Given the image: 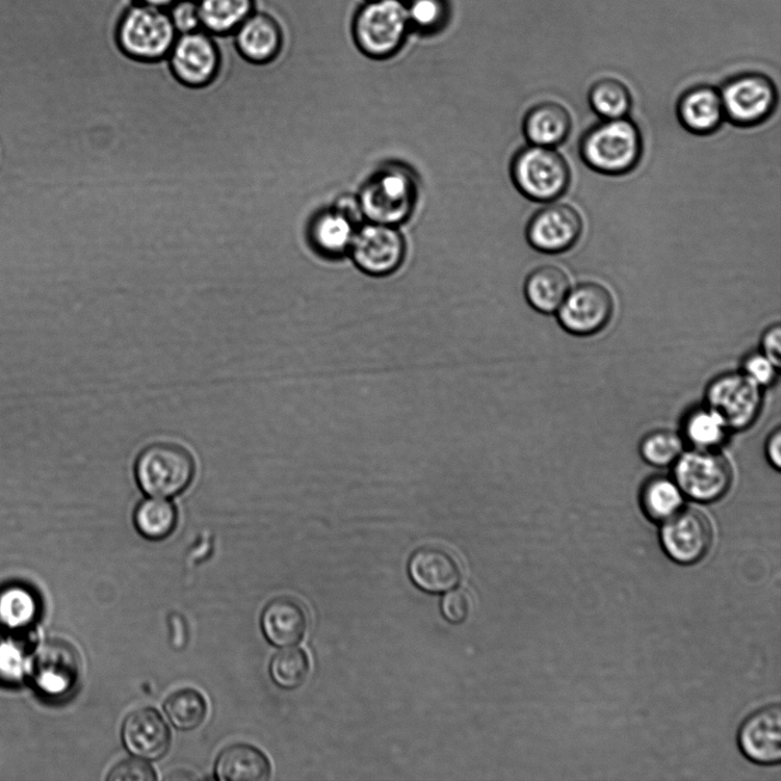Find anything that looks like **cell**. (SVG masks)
<instances>
[{"label": "cell", "mask_w": 781, "mask_h": 781, "mask_svg": "<svg viewBox=\"0 0 781 781\" xmlns=\"http://www.w3.org/2000/svg\"><path fill=\"white\" fill-rule=\"evenodd\" d=\"M778 368L763 354H755L746 358L744 374L760 387H768L777 378Z\"/></svg>", "instance_id": "cell-38"}, {"label": "cell", "mask_w": 781, "mask_h": 781, "mask_svg": "<svg viewBox=\"0 0 781 781\" xmlns=\"http://www.w3.org/2000/svg\"><path fill=\"white\" fill-rule=\"evenodd\" d=\"M409 23L407 9L399 0H377L359 12L356 42L363 54L371 58L392 57L404 42Z\"/></svg>", "instance_id": "cell-7"}, {"label": "cell", "mask_w": 781, "mask_h": 781, "mask_svg": "<svg viewBox=\"0 0 781 781\" xmlns=\"http://www.w3.org/2000/svg\"><path fill=\"white\" fill-rule=\"evenodd\" d=\"M269 671L273 681L279 688L296 690L302 687L308 679L310 661L306 651L290 646L274 656Z\"/></svg>", "instance_id": "cell-32"}, {"label": "cell", "mask_w": 781, "mask_h": 781, "mask_svg": "<svg viewBox=\"0 0 781 781\" xmlns=\"http://www.w3.org/2000/svg\"><path fill=\"white\" fill-rule=\"evenodd\" d=\"M674 464V481L685 497L696 503L711 504L720 501L734 482L731 461L716 450L694 449L682 453Z\"/></svg>", "instance_id": "cell-6"}, {"label": "cell", "mask_w": 781, "mask_h": 781, "mask_svg": "<svg viewBox=\"0 0 781 781\" xmlns=\"http://www.w3.org/2000/svg\"><path fill=\"white\" fill-rule=\"evenodd\" d=\"M348 255L364 274L384 277L403 265L406 242L399 227L367 221L357 228Z\"/></svg>", "instance_id": "cell-8"}, {"label": "cell", "mask_w": 781, "mask_h": 781, "mask_svg": "<svg viewBox=\"0 0 781 781\" xmlns=\"http://www.w3.org/2000/svg\"><path fill=\"white\" fill-rule=\"evenodd\" d=\"M418 195L414 171L403 163L388 162L364 182L357 197L367 221L399 227L412 217Z\"/></svg>", "instance_id": "cell-1"}, {"label": "cell", "mask_w": 781, "mask_h": 781, "mask_svg": "<svg viewBox=\"0 0 781 781\" xmlns=\"http://www.w3.org/2000/svg\"><path fill=\"white\" fill-rule=\"evenodd\" d=\"M727 427L710 407L691 411L685 421V438L698 450H716L723 445Z\"/></svg>", "instance_id": "cell-29"}, {"label": "cell", "mask_w": 781, "mask_h": 781, "mask_svg": "<svg viewBox=\"0 0 781 781\" xmlns=\"http://www.w3.org/2000/svg\"><path fill=\"white\" fill-rule=\"evenodd\" d=\"M766 450L768 460L774 470L779 471L781 467V433L779 428L769 436Z\"/></svg>", "instance_id": "cell-41"}, {"label": "cell", "mask_w": 781, "mask_h": 781, "mask_svg": "<svg viewBox=\"0 0 781 781\" xmlns=\"http://www.w3.org/2000/svg\"><path fill=\"white\" fill-rule=\"evenodd\" d=\"M271 773L272 766L266 755L246 744L223 749L216 765V776L220 781H267Z\"/></svg>", "instance_id": "cell-24"}, {"label": "cell", "mask_w": 781, "mask_h": 781, "mask_svg": "<svg viewBox=\"0 0 781 781\" xmlns=\"http://www.w3.org/2000/svg\"><path fill=\"white\" fill-rule=\"evenodd\" d=\"M663 525L662 544L671 560L690 565L708 555L713 531L704 513L694 508H682Z\"/></svg>", "instance_id": "cell-14"}, {"label": "cell", "mask_w": 781, "mask_h": 781, "mask_svg": "<svg viewBox=\"0 0 781 781\" xmlns=\"http://www.w3.org/2000/svg\"><path fill=\"white\" fill-rule=\"evenodd\" d=\"M678 116L682 126L693 135L714 134L724 119L720 92L705 85L687 91L679 101Z\"/></svg>", "instance_id": "cell-22"}, {"label": "cell", "mask_w": 781, "mask_h": 781, "mask_svg": "<svg viewBox=\"0 0 781 781\" xmlns=\"http://www.w3.org/2000/svg\"><path fill=\"white\" fill-rule=\"evenodd\" d=\"M515 187L527 198L553 203L568 189L571 170L554 148L530 145L519 149L510 165Z\"/></svg>", "instance_id": "cell-4"}, {"label": "cell", "mask_w": 781, "mask_h": 781, "mask_svg": "<svg viewBox=\"0 0 781 781\" xmlns=\"http://www.w3.org/2000/svg\"><path fill=\"white\" fill-rule=\"evenodd\" d=\"M707 401L728 429L743 430L758 420L763 398L761 387L745 374L728 372L711 382Z\"/></svg>", "instance_id": "cell-10"}, {"label": "cell", "mask_w": 781, "mask_h": 781, "mask_svg": "<svg viewBox=\"0 0 781 781\" xmlns=\"http://www.w3.org/2000/svg\"><path fill=\"white\" fill-rule=\"evenodd\" d=\"M724 118L739 127L757 126L767 120L777 106V90L762 73H742L731 78L721 92Z\"/></svg>", "instance_id": "cell-9"}, {"label": "cell", "mask_w": 781, "mask_h": 781, "mask_svg": "<svg viewBox=\"0 0 781 781\" xmlns=\"http://www.w3.org/2000/svg\"><path fill=\"white\" fill-rule=\"evenodd\" d=\"M360 225L341 208L332 205L311 215L306 228L307 243L312 253L328 260L349 254Z\"/></svg>", "instance_id": "cell-17"}, {"label": "cell", "mask_w": 781, "mask_h": 781, "mask_svg": "<svg viewBox=\"0 0 781 781\" xmlns=\"http://www.w3.org/2000/svg\"><path fill=\"white\" fill-rule=\"evenodd\" d=\"M407 14L416 27L432 31L446 19V8L441 0H413Z\"/></svg>", "instance_id": "cell-34"}, {"label": "cell", "mask_w": 781, "mask_h": 781, "mask_svg": "<svg viewBox=\"0 0 781 781\" xmlns=\"http://www.w3.org/2000/svg\"><path fill=\"white\" fill-rule=\"evenodd\" d=\"M4 612L11 621H20L27 618L32 611V605L27 596L23 594H12L4 602Z\"/></svg>", "instance_id": "cell-40"}, {"label": "cell", "mask_w": 781, "mask_h": 781, "mask_svg": "<svg viewBox=\"0 0 781 781\" xmlns=\"http://www.w3.org/2000/svg\"><path fill=\"white\" fill-rule=\"evenodd\" d=\"M108 781H154L158 780L153 768L141 760H125L115 766Z\"/></svg>", "instance_id": "cell-37"}, {"label": "cell", "mask_w": 781, "mask_h": 781, "mask_svg": "<svg viewBox=\"0 0 781 781\" xmlns=\"http://www.w3.org/2000/svg\"><path fill=\"white\" fill-rule=\"evenodd\" d=\"M175 0H140V4L165 10L172 7Z\"/></svg>", "instance_id": "cell-42"}, {"label": "cell", "mask_w": 781, "mask_h": 781, "mask_svg": "<svg viewBox=\"0 0 781 781\" xmlns=\"http://www.w3.org/2000/svg\"><path fill=\"white\" fill-rule=\"evenodd\" d=\"M165 713L177 731H195L205 720L207 705L204 697L194 689L172 693L164 705Z\"/></svg>", "instance_id": "cell-31"}, {"label": "cell", "mask_w": 781, "mask_h": 781, "mask_svg": "<svg viewBox=\"0 0 781 781\" xmlns=\"http://www.w3.org/2000/svg\"><path fill=\"white\" fill-rule=\"evenodd\" d=\"M588 99L592 110L604 119L627 117L633 102L629 88L613 78L596 82Z\"/></svg>", "instance_id": "cell-30"}, {"label": "cell", "mask_w": 781, "mask_h": 781, "mask_svg": "<svg viewBox=\"0 0 781 781\" xmlns=\"http://www.w3.org/2000/svg\"><path fill=\"white\" fill-rule=\"evenodd\" d=\"M615 300L605 285L585 282L571 289L558 310L562 328L571 334L589 336L604 331L612 320Z\"/></svg>", "instance_id": "cell-12"}, {"label": "cell", "mask_w": 781, "mask_h": 781, "mask_svg": "<svg viewBox=\"0 0 781 781\" xmlns=\"http://www.w3.org/2000/svg\"><path fill=\"white\" fill-rule=\"evenodd\" d=\"M309 627L306 608L292 597L275 598L262 616V629L268 642L278 647L299 644Z\"/></svg>", "instance_id": "cell-21"}, {"label": "cell", "mask_w": 781, "mask_h": 781, "mask_svg": "<svg viewBox=\"0 0 781 781\" xmlns=\"http://www.w3.org/2000/svg\"><path fill=\"white\" fill-rule=\"evenodd\" d=\"M195 463L191 453L172 443H156L146 448L136 463V478L150 497L172 498L193 481Z\"/></svg>", "instance_id": "cell-5"}, {"label": "cell", "mask_w": 781, "mask_h": 781, "mask_svg": "<svg viewBox=\"0 0 781 781\" xmlns=\"http://www.w3.org/2000/svg\"><path fill=\"white\" fill-rule=\"evenodd\" d=\"M32 676L39 689L48 694L71 692L80 682L82 659L67 640L49 638L42 642L31 663Z\"/></svg>", "instance_id": "cell-13"}, {"label": "cell", "mask_w": 781, "mask_h": 781, "mask_svg": "<svg viewBox=\"0 0 781 781\" xmlns=\"http://www.w3.org/2000/svg\"><path fill=\"white\" fill-rule=\"evenodd\" d=\"M177 34L184 35L202 28L198 4L195 0H175L169 13Z\"/></svg>", "instance_id": "cell-35"}, {"label": "cell", "mask_w": 781, "mask_h": 781, "mask_svg": "<svg viewBox=\"0 0 781 781\" xmlns=\"http://www.w3.org/2000/svg\"><path fill=\"white\" fill-rule=\"evenodd\" d=\"M166 60L180 83L203 88L211 84L220 73L223 56L216 41L199 30L180 35Z\"/></svg>", "instance_id": "cell-11"}, {"label": "cell", "mask_w": 781, "mask_h": 781, "mask_svg": "<svg viewBox=\"0 0 781 781\" xmlns=\"http://www.w3.org/2000/svg\"><path fill=\"white\" fill-rule=\"evenodd\" d=\"M571 290L567 274L556 266H541L527 277L525 296L528 303L541 314L558 312Z\"/></svg>", "instance_id": "cell-25"}, {"label": "cell", "mask_w": 781, "mask_h": 781, "mask_svg": "<svg viewBox=\"0 0 781 781\" xmlns=\"http://www.w3.org/2000/svg\"><path fill=\"white\" fill-rule=\"evenodd\" d=\"M685 494L676 482L666 476L648 479L642 486L640 504L653 522L664 524L684 508Z\"/></svg>", "instance_id": "cell-27"}, {"label": "cell", "mask_w": 781, "mask_h": 781, "mask_svg": "<svg viewBox=\"0 0 781 781\" xmlns=\"http://www.w3.org/2000/svg\"><path fill=\"white\" fill-rule=\"evenodd\" d=\"M239 56L256 66L277 61L283 48V35L275 19L253 12L236 32Z\"/></svg>", "instance_id": "cell-20"}, {"label": "cell", "mask_w": 781, "mask_h": 781, "mask_svg": "<svg viewBox=\"0 0 781 781\" xmlns=\"http://www.w3.org/2000/svg\"><path fill=\"white\" fill-rule=\"evenodd\" d=\"M572 118L563 104L545 101L532 107L525 117L524 131L530 145L555 148L568 137Z\"/></svg>", "instance_id": "cell-23"}, {"label": "cell", "mask_w": 781, "mask_h": 781, "mask_svg": "<svg viewBox=\"0 0 781 781\" xmlns=\"http://www.w3.org/2000/svg\"><path fill=\"white\" fill-rule=\"evenodd\" d=\"M685 443L678 434L661 429L647 434L640 447L645 462L655 467H667L676 462L684 453Z\"/></svg>", "instance_id": "cell-33"}, {"label": "cell", "mask_w": 781, "mask_h": 781, "mask_svg": "<svg viewBox=\"0 0 781 781\" xmlns=\"http://www.w3.org/2000/svg\"><path fill=\"white\" fill-rule=\"evenodd\" d=\"M763 355L779 369L781 361V329L776 324L768 329L762 337Z\"/></svg>", "instance_id": "cell-39"}, {"label": "cell", "mask_w": 781, "mask_h": 781, "mask_svg": "<svg viewBox=\"0 0 781 781\" xmlns=\"http://www.w3.org/2000/svg\"><path fill=\"white\" fill-rule=\"evenodd\" d=\"M643 141L639 127L627 117L604 119L590 127L581 142L583 161L606 175H623L641 160Z\"/></svg>", "instance_id": "cell-2"}, {"label": "cell", "mask_w": 781, "mask_h": 781, "mask_svg": "<svg viewBox=\"0 0 781 781\" xmlns=\"http://www.w3.org/2000/svg\"><path fill=\"white\" fill-rule=\"evenodd\" d=\"M176 509L165 498L150 497L141 502L135 512V525L139 533L149 540H163L176 527Z\"/></svg>", "instance_id": "cell-28"}, {"label": "cell", "mask_w": 781, "mask_h": 781, "mask_svg": "<svg viewBox=\"0 0 781 781\" xmlns=\"http://www.w3.org/2000/svg\"><path fill=\"white\" fill-rule=\"evenodd\" d=\"M781 714L769 707L751 714L742 725L739 746L755 763L776 765L781 759Z\"/></svg>", "instance_id": "cell-19"}, {"label": "cell", "mask_w": 781, "mask_h": 781, "mask_svg": "<svg viewBox=\"0 0 781 781\" xmlns=\"http://www.w3.org/2000/svg\"><path fill=\"white\" fill-rule=\"evenodd\" d=\"M200 25L208 34L228 35L254 12V0H197Z\"/></svg>", "instance_id": "cell-26"}, {"label": "cell", "mask_w": 781, "mask_h": 781, "mask_svg": "<svg viewBox=\"0 0 781 781\" xmlns=\"http://www.w3.org/2000/svg\"><path fill=\"white\" fill-rule=\"evenodd\" d=\"M581 214L568 204H550L541 208L529 221L527 239L542 253L558 254L574 248L583 233Z\"/></svg>", "instance_id": "cell-15"}, {"label": "cell", "mask_w": 781, "mask_h": 781, "mask_svg": "<svg viewBox=\"0 0 781 781\" xmlns=\"http://www.w3.org/2000/svg\"><path fill=\"white\" fill-rule=\"evenodd\" d=\"M412 583L428 594L448 593L461 582L462 567L457 556L437 544L415 550L407 564Z\"/></svg>", "instance_id": "cell-16"}, {"label": "cell", "mask_w": 781, "mask_h": 781, "mask_svg": "<svg viewBox=\"0 0 781 781\" xmlns=\"http://www.w3.org/2000/svg\"><path fill=\"white\" fill-rule=\"evenodd\" d=\"M122 739L125 748L134 757L156 761L168 753L171 745V732L158 711L140 709L125 719Z\"/></svg>", "instance_id": "cell-18"}, {"label": "cell", "mask_w": 781, "mask_h": 781, "mask_svg": "<svg viewBox=\"0 0 781 781\" xmlns=\"http://www.w3.org/2000/svg\"><path fill=\"white\" fill-rule=\"evenodd\" d=\"M177 38L170 14L143 4L129 9L119 21L117 46L131 60L153 64L165 60Z\"/></svg>", "instance_id": "cell-3"}, {"label": "cell", "mask_w": 781, "mask_h": 781, "mask_svg": "<svg viewBox=\"0 0 781 781\" xmlns=\"http://www.w3.org/2000/svg\"><path fill=\"white\" fill-rule=\"evenodd\" d=\"M440 612L453 624L464 622L472 612V598L466 590H450L440 601Z\"/></svg>", "instance_id": "cell-36"}, {"label": "cell", "mask_w": 781, "mask_h": 781, "mask_svg": "<svg viewBox=\"0 0 781 781\" xmlns=\"http://www.w3.org/2000/svg\"><path fill=\"white\" fill-rule=\"evenodd\" d=\"M195 2H197V0H195Z\"/></svg>", "instance_id": "cell-43"}]
</instances>
